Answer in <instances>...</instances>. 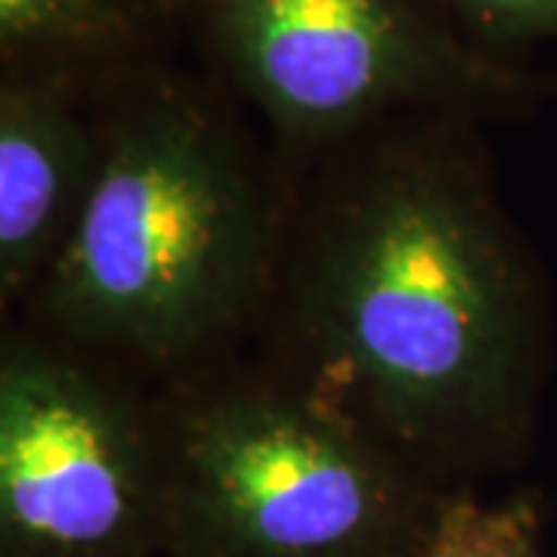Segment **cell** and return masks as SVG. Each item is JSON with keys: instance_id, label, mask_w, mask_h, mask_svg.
Instances as JSON below:
<instances>
[{"instance_id": "6da1fadb", "label": "cell", "mask_w": 557, "mask_h": 557, "mask_svg": "<svg viewBox=\"0 0 557 557\" xmlns=\"http://www.w3.org/2000/svg\"><path fill=\"white\" fill-rule=\"evenodd\" d=\"M282 171L251 347L424 478L474 493L527 443L539 375L536 276L483 124L384 121Z\"/></svg>"}, {"instance_id": "7a4b0ae2", "label": "cell", "mask_w": 557, "mask_h": 557, "mask_svg": "<svg viewBox=\"0 0 557 557\" xmlns=\"http://www.w3.org/2000/svg\"><path fill=\"white\" fill-rule=\"evenodd\" d=\"M100 168L13 319L152 387L251 347L276 278L285 171L214 81L152 62L94 94Z\"/></svg>"}, {"instance_id": "3957f363", "label": "cell", "mask_w": 557, "mask_h": 557, "mask_svg": "<svg viewBox=\"0 0 557 557\" xmlns=\"http://www.w3.org/2000/svg\"><path fill=\"white\" fill-rule=\"evenodd\" d=\"M161 557H416L453 493L255 347L156 387Z\"/></svg>"}, {"instance_id": "277c9868", "label": "cell", "mask_w": 557, "mask_h": 557, "mask_svg": "<svg viewBox=\"0 0 557 557\" xmlns=\"http://www.w3.org/2000/svg\"><path fill=\"white\" fill-rule=\"evenodd\" d=\"M186 28L282 164L409 115L486 127L542 94L446 0H186Z\"/></svg>"}, {"instance_id": "5b68a950", "label": "cell", "mask_w": 557, "mask_h": 557, "mask_svg": "<svg viewBox=\"0 0 557 557\" xmlns=\"http://www.w3.org/2000/svg\"><path fill=\"white\" fill-rule=\"evenodd\" d=\"M156 387L3 319L0 557H161Z\"/></svg>"}, {"instance_id": "8992f818", "label": "cell", "mask_w": 557, "mask_h": 557, "mask_svg": "<svg viewBox=\"0 0 557 557\" xmlns=\"http://www.w3.org/2000/svg\"><path fill=\"white\" fill-rule=\"evenodd\" d=\"M94 94L0 69V307L35 298L78 223L100 168Z\"/></svg>"}, {"instance_id": "52a82bcc", "label": "cell", "mask_w": 557, "mask_h": 557, "mask_svg": "<svg viewBox=\"0 0 557 557\" xmlns=\"http://www.w3.org/2000/svg\"><path fill=\"white\" fill-rule=\"evenodd\" d=\"M180 28L186 0H0V69L97 94L164 60Z\"/></svg>"}, {"instance_id": "ba28073f", "label": "cell", "mask_w": 557, "mask_h": 557, "mask_svg": "<svg viewBox=\"0 0 557 557\" xmlns=\"http://www.w3.org/2000/svg\"><path fill=\"white\" fill-rule=\"evenodd\" d=\"M416 557H542L539 508L530 498L486 505L478 493H461Z\"/></svg>"}, {"instance_id": "9c48e42d", "label": "cell", "mask_w": 557, "mask_h": 557, "mask_svg": "<svg viewBox=\"0 0 557 557\" xmlns=\"http://www.w3.org/2000/svg\"><path fill=\"white\" fill-rule=\"evenodd\" d=\"M446 7L502 57H511L520 44L557 38V0H446Z\"/></svg>"}]
</instances>
